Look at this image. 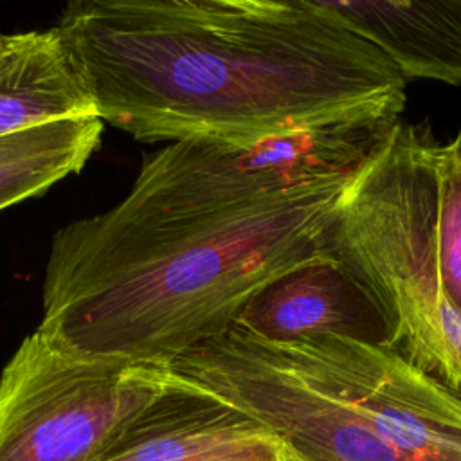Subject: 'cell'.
Here are the masks:
<instances>
[{
    "instance_id": "obj_1",
    "label": "cell",
    "mask_w": 461,
    "mask_h": 461,
    "mask_svg": "<svg viewBox=\"0 0 461 461\" xmlns=\"http://www.w3.org/2000/svg\"><path fill=\"white\" fill-rule=\"evenodd\" d=\"M403 106L387 94L258 142L146 155L121 202L52 236L38 330L86 357L169 367L272 279L324 254L344 193Z\"/></svg>"
},
{
    "instance_id": "obj_2",
    "label": "cell",
    "mask_w": 461,
    "mask_h": 461,
    "mask_svg": "<svg viewBox=\"0 0 461 461\" xmlns=\"http://www.w3.org/2000/svg\"><path fill=\"white\" fill-rule=\"evenodd\" d=\"M56 27L97 117L148 142L250 144L409 83L322 0H76Z\"/></svg>"
},
{
    "instance_id": "obj_3",
    "label": "cell",
    "mask_w": 461,
    "mask_h": 461,
    "mask_svg": "<svg viewBox=\"0 0 461 461\" xmlns=\"http://www.w3.org/2000/svg\"><path fill=\"white\" fill-rule=\"evenodd\" d=\"M169 369L272 432L290 461H461V396L385 346L274 344L230 324Z\"/></svg>"
},
{
    "instance_id": "obj_4",
    "label": "cell",
    "mask_w": 461,
    "mask_h": 461,
    "mask_svg": "<svg viewBox=\"0 0 461 461\" xmlns=\"http://www.w3.org/2000/svg\"><path fill=\"white\" fill-rule=\"evenodd\" d=\"M430 149L427 133L400 121L344 193L324 250L375 297L391 330L389 348L461 396V312L439 270Z\"/></svg>"
},
{
    "instance_id": "obj_5",
    "label": "cell",
    "mask_w": 461,
    "mask_h": 461,
    "mask_svg": "<svg viewBox=\"0 0 461 461\" xmlns=\"http://www.w3.org/2000/svg\"><path fill=\"white\" fill-rule=\"evenodd\" d=\"M169 375L76 353L36 328L0 375V461H97Z\"/></svg>"
},
{
    "instance_id": "obj_6",
    "label": "cell",
    "mask_w": 461,
    "mask_h": 461,
    "mask_svg": "<svg viewBox=\"0 0 461 461\" xmlns=\"http://www.w3.org/2000/svg\"><path fill=\"white\" fill-rule=\"evenodd\" d=\"M232 324L274 344L328 335L391 344L387 319L375 297L326 250L265 285Z\"/></svg>"
},
{
    "instance_id": "obj_7",
    "label": "cell",
    "mask_w": 461,
    "mask_h": 461,
    "mask_svg": "<svg viewBox=\"0 0 461 461\" xmlns=\"http://www.w3.org/2000/svg\"><path fill=\"white\" fill-rule=\"evenodd\" d=\"M169 373L164 391L97 461H220L279 441L220 396Z\"/></svg>"
},
{
    "instance_id": "obj_8",
    "label": "cell",
    "mask_w": 461,
    "mask_h": 461,
    "mask_svg": "<svg viewBox=\"0 0 461 461\" xmlns=\"http://www.w3.org/2000/svg\"><path fill=\"white\" fill-rule=\"evenodd\" d=\"M357 34L376 45L407 81L461 86V0H322Z\"/></svg>"
},
{
    "instance_id": "obj_9",
    "label": "cell",
    "mask_w": 461,
    "mask_h": 461,
    "mask_svg": "<svg viewBox=\"0 0 461 461\" xmlns=\"http://www.w3.org/2000/svg\"><path fill=\"white\" fill-rule=\"evenodd\" d=\"M88 115L95 104L58 27L11 34L0 58V135Z\"/></svg>"
},
{
    "instance_id": "obj_10",
    "label": "cell",
    "mask_w": 461,
    "mask_h": 461,
    "mask_svg": "<svg viewBox=\"0 0 461 461\" xmlns=\"http://www.w3.org/2000/svg\"><path fill=\"white\" fill-rule=\"evenodd\" d=\"M103 131L97 115L65 117L0 135V211L83 169Z\"/></svg>"
},
{
    "instance_id": "obj_11",
    "label": "cell",
    "mask_w": 461,
    "mask_h": 461,
    "mask_svg": "<svg viewBox=\"0 0 461 461\" xmlns=\"http://www.w3.org/2000/svg\"><path fill=\"white\" fill-rule=\"evenodd\" d=\"M436 176V240L445 294L461 312V131L430 149Z\"/></svg>"
},
{
    "instance_id": "obj_12",
    "label": "cell",
    "mask_w": 461,
    "mask_h": 461,
    "mask_svg": "<svg viewBox=\"0 0 461 461\" xmlns=\"http://www.w3.org/2000/svg\"><path fill=\"white\" fill-rule=\"evenodd\" d=\"M220 461H290L285 447L281 441H274L268 443L261 448L234 456V457H227V459H220Z\"/></svg>"
},
{
    "instance_id": "obj_13",
    "label": "cell",
    "mask_w": 461,
    "mask_h": 461,
    "mask_svg": "<svg viewBox=\"0 0 461 461\" xmlns=\"http://www.w3.org/2000/svg\"><path fill=\"white\" fill-rule=\"evenodd\" d=\"M9 41H11V34H4V32H0V58H2V54L5 52V49H7Z\"/></svg>"
}]
</instances>
